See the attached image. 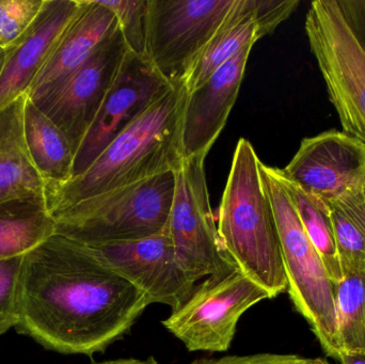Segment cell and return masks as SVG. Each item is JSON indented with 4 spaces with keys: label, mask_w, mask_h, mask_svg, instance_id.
Listing matches in <instances>:
<instances>
[{
    "label": "cell",
    "mask_w": 365,
    "mask_h": 364,
    "mask_svg": "<svg viewBox=\"0 0 365 364\" xmlns=\"http://www.w3.org/2000/svg\"><path fill=\"white\" fill-rule=\"evenodd\" d=\"M261 175L278 228L289 296L297 311L308 321L325 352L338 360L342 348L336 284L304 230L280 169L261 162Z\"/></svg>",
    "instance_id": "cell-4"
},
{
    "label": "cell",
    "mask_w": 365,
    "mask_h": 364,
    "mask_svg": "<svg viewBox=\"0 0 365 364\" xmlns=\"http://www.w3.org/2000/svg\"><path fill=\"white\" fill-rule=\"evenodd\" d=\"M27 95L0 110V203L43 197L44 181L32 162L24 132Z\"/></svg>",
    "instance_id": "cell-17"
},
{
    "label": "cell",
    "mask_w": 365,
    "mask_h": 364,
    "mask_svg": "<svg viewBox=\"0 0 365 364\" xmlns=\"http://www.w3.org/2000/svg\"><path fill=\"white\" fill-rule=\"evenodd\" d=\"M118 19L128 51L145 58L149 0H100ZM147 59V58H145Z\"/></svg>",
    "instance_id": "cell-24"
},
{
    "label": "cell",
    "mask_w": 365,
    "mask_h": 364,
    "mask_svg": "<svg viewBox=\"0 0 365 364\" xmlns=\"http://www.w3.org/2000/svg\"><path fill=\"white\" fill-rule=\"evenodd\" d=\"M28 151L44 184L64 183L72 177L75 155L62 130L29 98L24 111Z\"/></svg>",
    "instance_id": "cell-20"
},
{
    "label": "cell",
    "mask_w": 365,
    "mask_h": 364,
    "mask_svg": "<svg viewBox=\"0 0 365 364\" xmlns=\"http://www.w3.org/2000/svg\"><path fill=\"white\" fill-rule=\"evenodd\" d=\"M149 306L94 248L55 233L25 256L15 329L46 350L91 356L123 338Z\"/></svg>",
    "instance_id": "cell-1"
},
{
    "label": "cell",
    "mask_w": 365,
    "mask_h": 364,
    "mask_svg": "<svg viewBox=\"0 0 365 364\" xmlns=\"http://www.w3.org/2000/svg\"><path fill=\"white\" fill-rule=\"evenodd\" d=\"M189 364H331L322 358H306L298 355L257 354L202 358Z\"/></svg>",
    "instance_id": "cell-28"
},
{
    "label": "cell",
    "mask_w": 365,
    "mask_h": 364,
    "mask_svg": "<svg viewBox=\"0 0 365 364\" xmlns=\"http://www.w3.org/2000/svg\"><path fill=\"white\" fill-rule=\"evenodd\" d=\"M24 261L25 256L0 261V337L19 323Z\"/></svg>",
    "instance_id": "cell-25"
},
{
    "label": "cell",
    "mask_w": 365,
    "mask_h": 364,
    "mask_svg": "<svg viewBox=\"0 0 365 364\" xmlns=\"http://www.w3.org/2000/svg\"><path fill=\"white\" fill-rule=\"evenodd\" d=\"M257 38L272 33L299 6V0H253Z\"/></svg>",
    "instance_id": "cell-27"
},
{
    "label": "cell",
    "mask_w": 365,
    "mask_h": 364,
    "mask_svg": "<svg viewBox=\"0 0 365 364\" xmlns=\"http://www.w3.org/2000/svg\"><path fill=\"white\" fill-rule=\"evenodd\" d=\"M306 32L343 132L365 145V51L338 1H313Z\"/></svg>",
    "instance_id": "cell-6"
},
{
    "label": "cell",
    "mask_w": 365,
    "mask_h": 364,
    "mask_svg": "<svg viewBox=\"0 0 365 364\" xmlns=\"http://www.w3.org/2000/svg\"><path fill=\"white\" fill-rule=\"evenodd\" d=\"M187 96L185 83L173 85L115 137L83 175L64 183L45 184L51 216L86 199L179 170L184 160L182 122Z\"/></svg>",
    "instance_id": "cell-2"
},
{
    "label": "cell",
    "mask_w": 365,
    "mask_h": 364,
    "mask_svg": "<svg viewBox=\"0 0 365 364\" xmlns=\"http://www.w3.org/2000/svg\"><path fill=\"white\" fill-rule=\"evenodd\" d=\"M336 305L342 352L365 354V273L343 276L336 284Z\"/></svg>",
    "instance_id": "cell-23"
},
{
    "label": "cell",
    "mask_w": 365,
    "mask_h": 364,
    "mask_svg": "<svg viewBox=\"0 0 365 364\" xmlns=\"http://www.w3.org/2000/svg\"><path fill=\"white\" fill-rule=\"evenodd\" d=\"M261 162L250 141L240 138L221 199L217 229L223 249L238 269L274 298L287 290V279Z\"/></svg>",
    "instance_id": "cell-3"
},
{
    "label": "cell",
    "mask_w": 365,
    "mask_h": 364,
    "mask_svg": "<svg viewBox=\"0 0 365 364\" xmlns=\"http://www.w3.org/2000/svg\"><path fill=\"white\" fill-rule=\"evenodd\" d=\"M120 275L147 295L150 305L168 306L177 311L187 303L195 281L175 252L168 229L136 241L92 247Z\"/></svg>",
    "instance_id": "cell-12"
},
{
    "label": "cell",
    "mask_w": 365,
    "mask_h": 364,
    "mask_svg": "<svg viewBox=\"0 0 365 364\" xmlns=\"http://www.w3.org/2000/svg\"><path fill=\"white\" fill-rule=\"evenodd\" d=\"M205 157L182 160L169 217V235L178 259L191 277L225 276L237 269L219 239L210 202Z\"/></svg>",
    "instance_id": "cell-9"
},
{
    "label": "cell",
    "mask_w": 365,
    "mask_h": 364,
    "mask_svg": "<svg viewBox=\"0 0 365 364\" xmlns=\"http://www.w3.org/2000/svg\"><path fill=\"white\" fill-rule=\"evenodd\" d=\"M338 360L341 364H365V354L342 352Z\"/></svg>",
    "instance_id": "cell-30"
},
{
    "label": "cell",
    "mask_w": 365,
    "mask_h": 364,
    "mask_svg": "<svg viewBox=\"0 0 365 364\" xmlns=\"http://www.w3.org/2000/svg\"><path fill=\"white\" fill-rule=\"evenodd\" d=\"M92 364H160L158 363L155 359L150 358L145 360H140V359L126 358V359H115V360L102 361V363H92Z\"/></svg>",
    "instance_id": "cell-31"
},
{
    "label": "cell",
    "mask_w": 365,
    "mask_h": 364,
    "mask_svg": "<svg viewBox=\"0 0 365 364\" xmlns=\"http://www.w3.org/2000/svg\"><path fill=\"white\" fill-rule=\"evenodd\" d=\"M329 209L343 274L365 271V181Z\"/></svg>",
    "instance_id": "cell-21"
},
{
    "label": "cell",
    "mask_w": 365,
    "mask_h": 364,
    "mask_svg": "<svg viewBox=\"0 0 365 364\" xmlns=\"http://www.w3.org/2000/svg\"><path fill=\"white\" fill-rule=\"evenodd\" d=\"M173 87L145 58L128 51L113 87L75 154L72 177L83 175L115 137Z\"/></svg>",
    "instance_id": "cell-11"
},
{
    "label": "cell",
    "mask_w": 365,
    "mask_h": 364,
    "mask_svg": "<svg viewBox=\"0 0 365 364\" xmlns=\"http://www.w3.org/2000/svg\"><path fill=\"white\" fill-rule=\"evenodd\" d=\"M270 298L267 291L237 269L206 278L162 324L190 352L225 353L231 348L240 318Z\"/></svg>",
    "instance_id": "cell-7"
},
{
    "label": "cell",
    "mask_w": 365,
    "mask_h": 364,
    "mask_svg": "<svg viewBox=\"0 0 365 364\" xmlns=\"http://www.w3.org/2000/svg\"><path fill=\"white\" fill-rule=\"evenodd\" d=\"M281 172L329 207L365 181V145L344 132L327 130L304 138Z\"/></svg>",
    "instance_id": "cell-13"
},
{
    "label": "cell",
    "mask_w": 365,
    "mask_h": 364,
    "mask_svg": "<svg viewBox=\"0 0 365 364\" xmlns=\"http://www.w3.org/2000/svg\"><path fill=\"white\" fill-rule=\"evenodd\" d=\"M55 233L43 197L0 203V261L26 256Z\"/></svg>",
    "instance_id": "cell-19"
},
{
    "label": "cell",
    "mask_w": 365,
    "mask_h": 364,
    "mask_svg": "<svg viewBox=\"0 0 365 364\" xmlns=\"http://www.w3.org/2000/svg\"><path fill=\"white\" fill-rule=\"evenodd\" d=\"M118 28L115 13L100 0H81L78 12L60 36L28 98L36 100L60 87Z\"/></svg>",
    "instance_id": "cell-16"
},
{
    "label": "cell",
    "mask_w": 365,
    "mask_h": 364,
    "mask_svg": "<svg viewBox=\"0 0 365 364\" xmlns=\"http://www.w3.org/2000/svg\"><path fill=\"white\" fill-rule=\"evenodd\" d=\"M128 48L118 28L57 89L29 100L47 115L77 153L113 87Z\"/></svg>",
    "instance_id": "cell-10"
},
{
    "label": "cell",
    "mask_w": 365,
    "mask_h": 364,
    "mask_svg": "<svg viewBox=\"0 0 365 364\" xmlns=\"http://www.w3.org/2000/svg\"><path fill=\"white\" fill-rule=\"evenodd\" d=\"M4 58H6V51L0 49V72H1L2 66H4Z\"/></svg>",
    "instance_id": "cell-32"
},
{
    "label": "cell",
    "mask_w": 365,
    "mask_h": 364,
    "mask_svg": "<svg viewBox=\"0 0 365 364\" xmlns=\"http://www.w3.org/2000/svg\"><path fill=\"white\" fill-rule=\"evenodd\" d=\"M253 45L188 92L182 122V158L207 157L235 105Z\"/></svg>",
    "instance_id": "cell-14"
},
{
    "label": "cell",
    "mask_w": 365,
    "mask_h": 364,
    "mask_svg": "<svg viewBox=\"0 0 365 364\" xmlns=\"http://www.w3.org/2000/svg\"><path fill=\"white\" fill-rule=\"evenodd\" d=\"M81 0H45L40 14L25 34L6 51L0 72V110L27 95Z\"/></svg>",
    "instance_id": "cell-15"
},
{
    "label": "cell",
    "mask_w": 365,
    "mask_h": 364,
    "mask_svg": "<svg viewBox=\"0 0 365 364\" xmlns=\"http://www.w3.org/2000/svg\"><path fill=\"white\" fill-rule=\"evenodd\" d=\"M281 175L304 230L321 256L330 279L338 284L343 279V273L329 207L307 194L299 186L287 180L282 172Z\"/></svg>",
    "instance_id": "cell-22"
},
{
    "label": "cell",
    "mask_w": 365,
    "mask_h": 364,
    "mask_svg": "<svg viewBox=\"0 0 365 364\" xmlns=\"http://www.w3.org/2000/svg\"><path fill=\"white\" fill-rule=\"evenodd\" d=\"M238 0H149L145 58L171 85L185 83Z\"/></svg>",
    "instance_id": "cell-8"
},
{
    "label": "cell",
    "mask_w": 365,
    "mask_h": 364,
    "mask_svg": "<svg viewBox=\"0 0 365 364\" xmlns=\"http://www.w3.org/2000/svg\"><path fill=\"white\" fill-rule=\"evenodd\" d=\"M255 16V1L238 0L185 79L187 91L197 89L223 64L259 41Z\"/></svg>",
    "instance_id": "cell-18"
},
{
    "label": "cell",
    "mask_w": 365,
    "mask_h": 364,
    "mask_svg": "<svg viewBox=\"0 0 365 364\" xmlns=\"http://www.w3.org/2000/svg\"><path fill=\"white\" fill-rule=\"evenodd\" d=\"M177 171L86 199L53 214L56 233L90 247L136 241L168 226Z\"/></svg>",
    "instance_id": "cell-5"
},
{
    "label": "cell",
    "mask_w": 365,
    "mask_h": 364,
    "mask_svg": "<svg viewBox=\"0 0 365 364\" xmlns=\"http://www.w3.org/2000/svg\"><path fill=\"white\" fill-rule=\"evenodd\" d=\"M45 0H0V49L12 47L31 27Z\"/></svg>",
    "instance_id": "cell-26"
},
{
    "label": "cell",
    "mask_w": 365,
    "mask_h": 364,
    "mask_svg": "<svg viewBox=\"0 0 365 364\" xmlns=\"http://www.w3.org/2000/svg\"><path fill=\"white\" fill-rule=\"evenodd\" d=\"M343 16L365 51V0H336Z\"/></svg>",
    "instance_id": "cell-29"
}]
</instances>
